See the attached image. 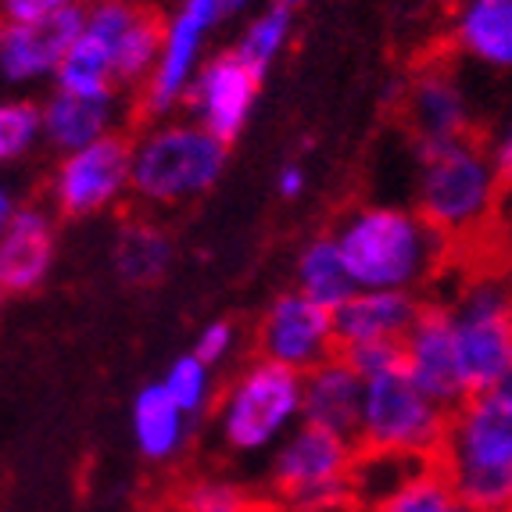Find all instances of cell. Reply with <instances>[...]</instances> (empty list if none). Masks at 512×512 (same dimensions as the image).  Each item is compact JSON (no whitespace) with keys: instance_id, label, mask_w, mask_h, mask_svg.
Instances as JSON below:
<instances>
[{"instance_id":"cell-22","label":"cell","mask_w":512,"mask_h":512,"mask_svg":"<svg viewBox=\"0 0 512 512\" xmlns=\"http://www.w3.org/2000/svg\"><path fill=\"white\" fill-rule=\"evenodd\" d=\"M176 258L169 230H162L151 219H129L115 233V248H111V265L122 283L129 287H154L162 283Z\"/></svg>"},{"instance_id":"cell-34","label":"cell","mask_w":512,"mask_h":512,"mask_svg":"<svg viewBox=\"0 0 512 512\" xmlns=\"http://www.w3.org/2000/svg\"><path fill=\"white\" fill-rule=\"evenodd\" d=\"M305 190H308L305 169H301V165H283L280 176H276V194L287 197V201H298Z\"/></svg>"},{"instance_id":"cell-1","label":"cell","mask_w":512,"mask_h":512,"mask_svg":"<svg viewBox=\"0 0 512 512\" xmlns=\"http://www.w3.org/2000/svg\"><path fill=\"white\" fill-rule=\"evenodd\" d=\"M333 244L355 291L416 294L448 255V237H441L416 208L398 205L348 212L333 233Z\"/></svg>"},{"instance_id":"cell-11","label":"cell","mask_w":512,"mask_h":512,"mask_svg":"<svg viewBox=\"0 0 512 512\" xmlns=\"http://www.w3.org/2000/svg\"><path fill=\"white\" fill-rule=\"evenodd\" d=\"M258 90H262V76H255L233 51H215L197 65L183 94V108L190 111L194 126L230 147L248 126Z\"/></svg>"},{"instance_id":"cell-38","label":"cell","mask_w":512,"mask_h":512,"mask_svg":"<svg viewBox=\"0 0 512 512\" xmlns=\"http://www.w3.org/2000/svg\"><path fill=\"white\" fill-rule=\"evenodd\" d=\"M273 4H280V8H287V11H294V8H301L305 0H273Z\"/></svg>"},{"instance_id":"cell-12","label":"cell","mask_w":512,"mask_h":512,"mask_svg":"<svg viewBox=\"0 0 512 512\" xmlns=\"http://www.w3.org/2000/svg\"><path fill=\"white\" fill-rule=\"evenodd\" d=\"M258 359L276 362L294 373H308L319 362L337 355V333H333V312L319 308L298 291H283L269 301L262 323L255 330Z\"/></svg>"},{"instance_id":"cell-7","label":"cell","mask_w":512,"mask_h":512,"mask_svg":"<svg viewBox=\"0 0 512 512\" xmlns=\"http://www.w3.org/2000/svg\"><path fill=\"white\" fill-rule=\"evenodd\" d=\"M355 441L326 434L319 427L298 423L291 434L265 455V484L280 509L316 512L348 505V477L355 462Z\"/></svg>"},{"instance_id":"cell-24","label":"cell","mask_w":512,"mask_h":512,"mask_svg":"<svg viewBox=\"0 0 512 512\" xmlns=\"http://www.w3.org/2000/svg\"><path fill=\"white\" fill-rule=\"evenodd\" d=\"M158 47H162V18L140 4L137 15L129 18L115 40V51H111V76H115V86L122 94L140 90L147 83L154 61H158Z\"/></svg>"},{"instance_id":"cell-30","label":"cell","mask_w":512,"mask_h":512,"mask_svg":"<svg viewBox=\"0 0 512 512\" xmlns=\"http://www.w3.org/2000/svg\"><path fill=\"white\" fill-rule=\"evenodd\" d=\"M180 512H255V498L230 477H201L183 487Z\"/></svg>"},{"instance_id":"cell-14","label":"cell","mask_w":512,"mask_h":512,"mask_svg":"<svg viewBox=\"0 0 512 512\" xmlns=\"http://www.w3.org/2000/svg\"><path fill=\"white\" fill-rule=\"evenodd\" d=\"M79 11H61L36 22H4L0 18V83L11 90L51 83L69 43L79 33Z\"/></svg>"},{"instance_id":"cell-33","label":"cell","mask_w":512,"mask_h":512,"mask_svg":"<svg viewBox=\"0 0 512 512\" xmlns=\"http://www.w3.org/2000/svg\"><path fill=\"white\" fill-rule=\"evenodd\" d=\"M86 0H0V18L4 22H36V18H51L61 11L83 8Z\"/></svg>"},{"instance_id":"cell-13","label":"cell","mask_w":512,"mask_h":512,"mask_svg":"<svg viewBox=\"0 0 512 512\" xmlns=\"http://www.w3.org/2000/svg\"><path fill=\"white\" fill-rule=\"evenodd\" d=\"M402 369L409 380L441 409H459L470 394L462 384L459 355H455L452 319L444 305H423L416 323L402 337Z\"/></svg>"},{"instance_id":"cell-36","label":"cell","mask_w":512,"mask_h":512,"mask_svg":"<svg viewBox=\"0 0 512 512\" xmlns=\"http://www.w3.org/2000/svg\"><path fill=\"white\" fill-rule=\"evenodd\" d=\"M15 208H18V197H15V190L8 187V183L0 180V230L8 226V219L15 215Z\"/></svg>"},{"instance_id":"cell-28","label":"cell","mask_w":512,"mask_h":512,"mask_svg":"<svg viewBox=\"0 0 512 512\" xmlns=\"http://www.w3.org/2000/svg\"><path fill=\"white\" fill-rule=\"evenodd\" d=\"M459 498L452 495V487L444 480V473L434 462L419 466L402 487H394L384 502L369 512H452V505Z\"/></svg>"},{"instance_id":"cell-8","label":"cell","mask_w":512,"mask_h":512,"mask_svg":"<svg viewBox=\"0 0 512 512\" xmlns=\"http://www.w3.org/2000/svg\"><path fill=\"white\" fill-rule=\"evenodd\" d=\"M466 394L512 387V305L502 276H477L448 308Z\"/></svg>"},{"instance_id":"cell-20","label":"cell","mask_w":512,"mask_h":512,"mask_svg":"<svg viewBox=\"0 0 512 512\" xmlns=\"http://www.w3.org/2000/svg\"><path fill=\"white\" fill-rule=\"evenodd\" d=\"M129 430H133V444H137L140 459L165 466V462H176L187 452L194 419L172 402L162 384H147L133 398Z\"/></svg>"},{"instance_id":"cell-9","label":"cell","mask_w":512,"mask_h":512,"mask_svg":"<svg viewBox=\"0 0 512 512\" xmlns=\"http://www.w3.org/2000/svg\"><path fill=\"white\" fill-rule=\"evenodd\" d=\"M251 0H180L162 18V47L151 76L140 86V108L154 119H169L183 104L197 65L208 58V43L230 18H240Z\"/></svg>"},{"instance_id":"cell-4","label":"cell","mask_w":512,"mask_h":512,"mask_svg":"<svg viewBox=\"0 0 512 512\" xmlns=\"http://www.w3.org/2000/svg\"><path fill=\"white\" fill-rule=\"evenodd\" d=\"M230 147L190 119H158L129 137V194L147 208H176L208 194Z\"/></svg>"},{"instance_id":"cell-16","label":"cell","mask_w":512,"mask_h":512,"mask_svg":"<svg viewBox=\"0 0 512 512\" xmlns=\"http://www.w3.org/2000/svg\"><path fill=\"white\" fill-rule=\"evenodd\" d=\"M58 258V215L47 205H22L0 230V287L4 294L40 291Z\"/></svg>"},{"instance_id":"cell-26","label":"cell","mask_w":512,"mask_h":512,"mask_svg":"<svg viewBox=\"0 0 512 512\" xmlns=\"http://www.w3.org/2000/svg\"><path fill=\"white\" fill-rule=\"evenodd\" d=\"M419 466L427 462L419 459H405V455H391V452H355L351 462V477H348V495L351 505H359L362 512L376 509L391 495L394 487H402Z\"/></svg>"},{"instance_id":"cell-19","label":"cell","mask_w":512,"mask_h":512,"mask_svg":"<svg viewBox=\"0 0 512 512\" xmlns=\"http://www.w3.org/2000/svg\"><path fill=\"white\" fill-rule=\"evenodd\" d=\"M409 122L416 129L419 144H437V140H459L470 137L473 108L470 97L462 90L459 76L448 69H427L409 86Z\"/></svg>"},{"instance_id":"cell-39","label":"cell","mask_w":512,"mask_h":512,"mask_svg":"<svg viewBox=\"0 0 512 512\" xmlns=\"http://www.w3.org/2000/svg\"><path fill=\"white\" fill-rule=\"evenodd\" d=\"M452 512H480V509H470V505H462V502H455V505H452Z\"/></svg>"},{"instance_id":"cell-18","label":"cell","mask_w":512,"mask_h":512,"mask_svg":"<svg viewBox=\"0 0 512 512\" xmlns=\"http://www.w3.org/2000/svg\"><path fill=\"white\" fill-rule=\"evenodd\" d=\"M423 301L405 291H351L344 305L333 308L337 351L369 341H398L416 323Z\"/></svg>"},{"instance_id":"cell-29","label":"cell","mask_w":512,"mask_h":512,"mask_svg":"<svg viewBox=\"0 0 512 512\" xmlns=\"http://www.w3.org/2000/svg\"><path fill=\"white\" fill-rule=\"evenodd\" d=\"M40 147V104L29 97L0 101V169L18 165Z\"/></svg>"},{"instance_id":"cell-35","label":"cell","mask_w":512,"mask_h":512,"mask_svg":"<svg viewBox=\"0 0 512 512\" xmlns=\"http://www.w3.org/2000/svg\"><path fill=\"white\" fill-rule=\"evenodd\" d=\"M484 147H487V158H491V165L498 169V176L509 183V172H512V137H509V129H502V133L495 137V144H484Z\"/></svg>"},{"instance_id":"cell-27","label":"cell","mask_w":512,"mask_h":512,"mask_svg":"<svg viewBox=\"0 0 512 512\" xmlns=\"http://www.w3.org/2000/svg\"><path fill=\"white\" fill-rule=\"evenodd\" d=\"M158 384L165 387V394L190 419L205 416L215 405V369L205 366L197 355H180L176 362H169V369H165V376Z\"/></svg>"},{"instance_id":"cell-3","label":"cell","mask_w":512,"mask_h":512,"mask_svg":"<svg viewBox=\"0 0 512 512\" xmlns=\"http://www.w3.org/2000/svg\"><path fill=\"white\" fill-rule=\"evenodd\" d=\"M505 180L473 137L419 144L416 212L441 237H470L495 219Z\"/></svg>"},{"instance_id":"cell-40","label":"cell","mask_w":512,"mask_h":512,"mask_svg":"<svg viewBox=\"0 0 512 512\" xmlns=\"http://www.w3.org/2000/svg\"><path fill=\"white\" fill-rule=\"evenodd\" d=\"M4 298H8V294H4V287H0V305H4Z\"/></svg>"},{"instance_id":"cell-37","label":"cell","mask_w":512,"mask_h":512,"mask_svg":"<svg viewBox=\"0 0 512 512\" xmlns=\"http://www.w3.org/2000/svg\"><path fill=\"white\" fill-rule=\"evenodd\" d=\"M273 512H287V509H273ZM316 512H362L359 505H333V509H316Z\"/></svg>"},{"instance_id":"cell-31","label":"cell","mask_w":512,"mask_h":512,"mask_svg":"<svg viewBox=\"0 0 512 512\" xmlns=\"http://www.w3.org/2000/svg\"><path fill=\"white\" fill-rule=\"evenodd\" d=\"M344 362H348L362 380H373V376L387 373V369L402 366V344L398 341H369V344H351V348L337 351Z\"/></svg>"},{"instance_id":"cell-32","label":"cell","mask_w":512,"mask_h":512,"mask_svg":"<svg viewBox=\"0 0 512 512\" xmlns=\"http://www.w3.org/2000/svg\"><path fill=\"white\" fill-rule=\"evenodd\" d=\"M237 341L240 333L237 326L230 323V319H215V323H208L205 330L197 333V344L190 355H197V359L205 362V366H222V362L230 359L233 351H237Z\"/></svg>"},{"instance_id":"cell-15","label":"cell","mask_w":512,"mask_h":512,"mask_svg":"<svg viewBox=\"0 0 512 512\" xmlns=\"http://www.w3.org/2000/svg\"><path fill=\"white\" fill-rule=\"evenodd\" d=\"M126 115L129 101L122 90L72 94L54 86L40 101V144H47L54 154H69L111 133H122Z\"/></svg>"},{"instance_id":"cell-17","label":"cell","mask_w":512,"mask_h":512,"mask_svg":"<svg viewBox=\"0 0 512 512\" xmlns=\"http://www.w3.org/2000/svg\"><path fill=\"white\" fill-rule=\"evenodd\" d=\"M362 405V376L341 359L319 362L316 369L301 373V423L319 427L326 434L355 441Z\"/></svg>"},{"instance_id":"cell-10","label":"cell","mask_w":512,"mask_h":512,"mask_svg":"<svg viewBox=\"0 0 512 512\" xmlns=\"http://www.w3.org/2000/svg\"><path fill=\"white\" fill-rule=\"evenodd\" d=\"M129 197V137L111 133L94 144L58 154L51 172V212L94 219Z\"/></svg>"},{"instance_id":"cell-2","label":"cell","mask_w":512,"mask_h":512,"mask_svg":"<svg viewBox=\"0 0 512 512\" xmlns=\"http://www.w3.org/2000/svg\"><path fill=\"white\" fill-rule=\"evenodd\" d=\"M434 466L452 495L480 512L512 505V387L470 394L448 412Z\"/></svg>"},{"instance_id":"cell-25","label":"cell","mask_w":512,"mask_h":512,"mask_svg":"<svg viewBox=\"0 0 512 512\" xmlns=\"http://www.w3.org/2000/svg\"><path fill=\"white\" fill-rule=\"evenodd\" d=\"M291 40H294V11L280 8V4H269V8L255 11V15L244 22V29H240L237 43H233L230 51L237 54L255 76H265V72L280 61V54L287 51Z\"/></svg>"},{"instance_id":"cell-21","label":"cell","mask_w":512,"mask_h":512,"mask_svg":"<svg viewBox=\"0 0 512 512\" xmlns=\"http://www.w3.org/2000/svg\"><path fill=\"white\" fill-rule=\"evenodd\" d=\"M452 33L466 58L505 72L512 65V0H459Z\"/></svg>"},{"instance_id":"cell-5","label":"cell","mask_w":512,"mask_h":512,"mask_svg":"<svg viewBox=\"0 0 512 512\" xmlns=\"http://www.w3.org/2000/svg\"><path fill=\"white\" fill-rule=\"evenodd\" d=\"M301 423V373L255 359L215 398V437L222 452L262 459Z\"/></svg>"},{"instance_id":"cell-23","label":"cell","mask_w":512,"mask_h":512,"mask_svg":"<svg viewBox=\"0 0 512 512\" xmlns=\"http://www.w3.org/2000/svg\"><path fill=\"white\" fill-rule=\"evenodd\" d=\"M294 280H298L294 291L305 294L308 301H316V305L326 308V312L344 305L348 294L355 291V283H351L348 269H344L341 251H337L333 237L308 240L298 255V265H294Z\"/></svg>"},{"instance_id":"cell-6","label":"cell","mask_w":512,"mask_h":512,"mask_svg":"<svg viewBox=\"0 0 512 512\" xmlns=\"http://www.w3.org/2000/svg\"><path fill=\"white\" fill-rule=\"evenodd\" d=\"M444 427H448V409L430 402L402 366L362 380L355 448L434 462Z\"/></svg>"}]
</instances>
